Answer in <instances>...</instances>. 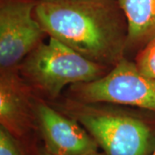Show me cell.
Segmentation results:
<instances>
[{
    "label": "cell",
    "mask_w": 155,
    "mask_h": 155,
    "mask_svg": "<svg viewBox=\"0 0 155 155\" xmlns=\"http://www.w3.org/2000/svg\"><path fill=\"white\" fill-rule=\"evenodd\" d=\"M71 91L78 102L131 106L155 113V79L124 57L103 77L72 85Z\"/></svg>",
    "instance_id": "cell-4"
},
{
    "label": "cell",
    "mask_w": 155,
    "mask_h": 155,
    "mask_svg": "<svg viewBox=\"0 0 155 155\" xmlns=\"http://www.w3.org/2000/svg\"><path fill=\"white\" fill-rule=\"evenodd\" d=\"M85 128L105 155H150L154 132L133 113L74 101L63 111Z\"/></svg>",
    "instance_id": "cell-2"
},
{
    "label": "cell",
    "mask_w": 155,
    "mask_h": 155,
    "mask_svg": "<svg viewBox=\"0 0 155 155\" xmlns=\"http://www.w3.org/2000/svg\"><path fill=\"white\" fill-rule=\"evenodd\" d=\"M17 137L0 125V155H22Z\"/></svg>",
    "instance_id": "cell-10"
},
{
    "label": "cell",
    "mask_w": 155,
    "mask_h": 155,
    "mask_svg": "<svg viewBox=\"0 0 155 155\" xmlns=\"http://www.w3.org/2000/svg\"><path fill=\"white\" fill-rule=\"evenodd\" d=\"M36 0H1L0 67L12 70L33 51L46 35L35 17Z\"/></svg>",
    "instance_id": "cell-5"
},
{
    "label": "cell",
    "mask_w": 155,
    "mask_h": 155,
    "mask_svg": "<svg viewBox=\"0 0 155 155\" xmlns=\"http://www.w3.org/2000/svg\"><path fill=\"white\" fill-rule=\"evenodd\" d=\"M150 155H155V148L153 149V153H152Z\"/></svg>",
    "instance_id": "cell-12"
},
{
    "label": "cell",
    "mask_w": 155,
    "mask_h": 155,
    "mask_svg": "<svg viewBox=\"0 0 155 155\" xmlns=\"http://www.w3.org/2000/svg\"><path fill=\"white\" fill-rule=\"evenodd\" d=\"M135 64L143 74L155 79V38L141 48Z\"/></svg>",
    "instance_id": "cell-9"
},
{
    "label": "cell",
    "mask_w": 155,
    "mask_h": 155,
    "mask_svg": "<svg viewBox=\"0 0 155 155\" xmlns=\"http://www.w3.org/2000/svg\"><path fill=\"white\" fill-rule=\"evenodd\" d=\"M41 155H52L48 153H47L46 151H44L42 153ZM85 155H105L104 153H99V152H97V153H90V154H85Z\"/></svg>",
    "instance_id": "cell-11"
},
{
    "label": "cell",
    "mask_w": 155,
    "mask_h": 155,
    "mask_svg": "<svg viewBox=\"0 0 155 155\" xmlns=\"http://www.w3.org/2000/svg\"><path fill=\"white\" fill-rule=\"evenodd\" d=\"M30 97L27 84L14 69L1 71L0 122L16 137L26 133L31 120Z\"/></svg>",
    "instance_id": "cell-7"
},
{
    "label": "cell",
    "mask_w": 155,
    "mask_h": 155,
    "mask_svg": "<svg viewBox=\"0 0 155 155\" xmlns=\"http://www.w3.org/2000/svg\"><path fill=\"white\" fill-rule=\"evenodd\" d=\"M33 113L47 153L52 155H85L98 152L97 142L85 128L65 113L45 103L36 104Z\"/></svg>",
    "instance_id": "cell-6"
},
{
    "label": "cell",
    "mask_w": 155,
    "mask_h": 155,
    "mask_svg": "<svg viewBox=\"0 0 155 155\" xmlns=\"http://www.w3.org/2000/svg\"><path fill=\"white\" fill-rule=\"evenodd\" d=\"M20 65L26 84L49 98H56L67 85L94 81L110 71L53 37L40 43Z\"/></svg>",
    "instance_id": "cell-3"
},
{
    "label": "cell",
    "mask_w": 155,
    "mask_h": 155,
    "mask_svg": "<svg viewBox=\"0 0 155 155\" xmlns=\"http://www.w3.org/2000/svg\"><path fill=\"white\" fill-rule=\"evenodd\" d=\"M46 35L86 59L113 67L127 50V22L118 0H36Z\"/></svg>",
    "instance_id": "cell-1"
},
{
    "label": "cell",
    "mask_w": 155,
    "mask_h": 155,
    "mask_svg": "<svg viewBox=\"0 0 155 155\" xmlns=\"http://www.w3.org/2000/svg\"><path fill=\"white\" fill-rule=\"evenodd\" d=\"M127 19V48H143L155 38V0H118Z\"/></svg>",
    "instance_id": "cell-8"
}]
</instances>
